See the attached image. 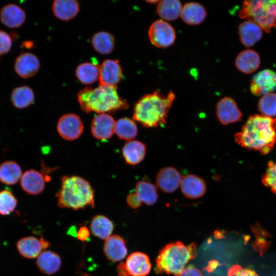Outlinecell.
<instances>
[{"mask_svg": "<svg viewBox=\"0 0 276 276\" xmlns=\"http://www.w3.org/2000/svg\"><path fill=\"white\" fill-rule=\"evenodd\" d=\"M234 139L242 147L269 153L276 142V118L261 114L249 116Z\"/></svg>", "mask_w": 276, "mask_h": 276, "instance_id": "cell-1", "label": "cell"}, {"mask_svg": "<svg viewBox=\"0 0 276 276\" xmlns=\"http://www.w3.org/2000/svg\"><path fill=\"white\" fill-rule=\"evenodd\" d=\"M175 98L172 91L165 95L156 90L143 96L134 105L133 120L147 128L164 125Z\"/></svg>", "mask_w": 276, "mask_h": 276, "instance_id": "cell-2", "label": "cell"}, {"mask_svg": "<svg viewBox=\"0 0 276 276\" xmlns=\"http://www.w3.org/2000/svg\"><path fill=\"white\" fill-rule=\"evenodd\" d=\"M81 109L89 113H113L127 109L129 105L118 93L117 87L99 85L96 88L86 87L77 94Z\"/></svg>", "mask_w": 276, "mask_h": 276, "instance_id": "cell-3", "label": "cell"}, {"mask_svg": "<svg viewBox=\"0 0 276 276\" xmlns=\"http://www.w3.org/2000/svg\"><path fill=\"white\" fill-rule=\"evenodd\" d=\"M61 184L56 195L60 208L75 210L88 206L94 208V190L85 179L77 175H65L61 177Z\"/></svg>", "mask_w": 276, "mask_h": 276, "instance_id": "cell-4", "label": "cell"}, {"mask_svg": "<svg viewBox=\"0 0 276 276\" xmlns=\"http://www.w3.org/2000/svg\"><path fill=\"white\" fill-rule=\"evenodd\" d=\"M197 256L195 244L186 245L180 241L167 244L159 251L156 260V273L179 276L186 264Z\"/></svg>", "mask_w": 276, "mask_h": 276, "instance_id": "cell-5", "label": "cell"}, {"mask_svg": "<svg viewBox=\"0 0 276 276\" xmlns=\"http://www.w3.org/2000/svg\"><path fill=\"white\" fill-rule=\"evenodd\" d=\"M239 16L254 21L263 31L269 33L272 28H276V0L244 1Z\"/></svg>", "mask_w": 276, "mask_h": 276, "instance_id": "cell-6", "label": "cell"}, {"mask_svg": "<svg viewBox=\"0 0 276 276\" xmlns=\"http://www.w3.org/2000/svg\"><path fill=\"white\" fill-rule=\"evenodd\" d=\"M148 37L151 43L158 48H166L172 45L176 38L175 31L167 21L156 20L150 26Z\"/></svg>", "mask_w": 276, "mask_h": 276, "instance_id": "cell-7", "label": "cell"}, {"mask_svg": "<svg viewBox=\"0 0 276 276\" xmlns=\"http://www.w3.org/2000/svg\"><path fill=\"white\" fill-rule=\"evenodd\" d=\"M84 125L81 118L74 113H67L62 116L57 124L59 134L67 141L77 139L82 134Z\"/></svg>", "mask_w": 276, "mask_h": 276, "instance_id": "cell-8", "label": "cell"}, {"mask_svg": "<svg viewBox=\"0 0 276 276\" xmlns=\"http://www.w3.org/2000/svg\"><path fill=\"white\" fill-rule=\"evenodd\" d=\"M276 89V72L270 69L261 71L252 77L250 90L256 96L273 93Z\"/></svg>", "mask_w": 276, "mask_h": 276, "instance_id": "cell-9", "label": "cell"}, {"mask_svg": "<svg viewBox=\"0 0 276 276\" xmlns=\"http://www.w3.org/2000/svg\"><path fill=\"white\" fill-rule=\"evenodd\" d=\"M216 113L219 122L223 125L240 121L242 117L236 102L229 97H223L218 102Z\"/></svg>", "mask_w": 276, "mask_h": 276, "instance_id": "cell-10", "label": "cell"}, {"mask_svg": "<svg viewBox=\"0 0 276 276\" xmlns=\"http://www.w3.org/2000/svg\"><path fill=\"white\" fill-rule=\"evenodd\" d=\"M115 124L112 116L107 113H100L93 119L90 126L91 134L99 140H108L114 132Z\"/></svg>", "mask_w": 276, "mask_h": 276, "instance_id": "cell-11", "label": "cell"}, {"mask_svg": "<svg viewBox=\"0 0 276 276\" xmlns=\"http://www.w3.org/2000/svg\"><path fill=\"white\" fill-rule=\"evenodd\" d=\"M123 72L118 60L107 59L100 65L99 85L117 87Z\"/></svg>", "mask_w": 276, "mask_h": 276, "instance_id": "cell-12", "label": "cell"}, {"mask_svg": "<svg viewBox=\"0 0 276 276\" xmlns=\"http://www.w3.org/2000/svg\"><path fill=\"white\" fill-rule=\"evenodd\" d=\"M182 177L179 172L174 167H165L158 172L156 177V185L163 192L171 193L180 186Z\"/></svg>", "mask_w": 276, "mask_h": 276, "instance_id": "cell-13", "label": "cell"}, {"mask_svg": "<svg viewBox=\"0 0 276 276\" xmlns=\"http://www.w3.org/2000/svg\"><path fill=\"white\" fill-rule=\"evenodd\" d=\"M124 267L127 276H146L150 271L151 264L145 254L134 252L128 257Z\"/></svg>", "mask_w": 276, "mask_h": 276, "instance_id": "cell-14", "label": "cell"}, {"mask_svg": "<svg viewBox=\"0 0 276 276\" xmlns=\"http://www.w3.org/2000/svg\"><path fill=\"white\" fill-rule=\"evenodd\" d=\"M49 246V242L43 238L39 239L34 236L22 238L16 243V247L19 254L28 259L38 257L42 250L47 248Z\"/></svg>", "mask_w": 276, "mask_h": 276, "instance_id": "cell-15", "label": "cell"}, {"mask_svg": "<svg viewBox=\"0 0 276 276\" xmlns=\"http://www.w3.org/2000/svg\"><path fill=\"white\" fill-rule=\"evenodd\" d=\"M20 180L24 191L30 195H38L44 190L47 178L42 172L31 169L22 174Z\"/></svg>", "mask_w": 276, "mask_h": 276, "instance_id": "cell-16", "label": "cell"}, {"mask_svg": "<svg viewBox=\"0 0 276 276\" xmlns=\"http://www.w3.org/2000/svg\"><path fill=\"white\" fill-rule=\"evenodd\" d=\"M39 60L34 54L26 52L19 55L14 63V70L22 78L27 79L34 76L39 71Z\"/></svg>", "mask_w": 276, "mask_h": 276, "instance_id": "cell-17", "label": "cell"}, {"mask_svg": "<svg viewBox=\"0 0 276 276\" xmlns=\"http://www.w3.org/2000/svg\"><path fill=\"white\" fill-rule=\"evenodd\" d=\"M180 187L184 196L191 199L200 198L204 195L206 190L204 180L194 174L182 177Z\"/></svg>", "mask_w": 276, "mask_h": 276, "instance_id": "cell-18", "label": "cell"}, {"mask_svg": "<svg viewBox=\"0 0 276 276\" xmlns=\"http://www.w3.org/2000/svg\"><path fill=\"white\" fill-rule=\"evenodd\" d=\"M103 250L106 258L113 262L121 261L127 254L125 240L117 235H111L105 240Z\"/></svg>", "mask_w": 276, "mask_h": 276, "instance_id": "cell-19", "label": "cell"}, {"mask_svg": "<svg viewBox=\"0 0 276 276\" xmlns=\"http://www.w3.org/2000/svg\"><path fill=\"white\" fill-rule=\"evenodd\" d=\"M26 15L24 10L17 5L9 4L0 11V20L5 26L15 28L21 26L25 21Z\"/></svg>", "mask_w": 276, "mask_h": 276, "instance_id": "cell-20", "label": "cell"}, {"mask_svg": "<svg viewBox=\"0 0 276 276\" xmlns=\"http://www.w3.org/2000/svg\"><path fill=\"white\" fill-rule=\"evenodd\" d=\"M262 31L257 24L251 20L243 21L238 27L240 42L246 48L253 46L262 38Z\"/></svg>", "mask_w": 276, "mask_h": 276, "instance_id": "cell-21", "label": "cell"}, {"mask_svg": "<svg viewBox=\"0 0 276 276\" xmlns=\"http://www.w3.org/2000/svg\"><path fill=\"white\" fill-rule=\"evenodd\" d=\"M261 59L256 51L247 49L240 52L235 59V66L240 72L249 74L255 72L260 66Z\"/></svg>", "mask_w": 276, "mask_h": 276, "instance_id": "cell-22", "label": "cell"}, {"mask_svg": "<svg viewBox=\"0 0 276 276\" xmlns=\"http://www.w3.org/2000/svg\"><path fill=\"white\" fill-rule=\"evenodd\" d=\"M180 16L182 20L189 25H198L205 19L206 11L200 4L191 2L182 6Z\"/></svg>", "mask_w": 276, "mask_h": 276, "instance_id": "cell-23", "label": "cell"}, {"mask_svg": "<svg viewBox=\"0 0 276 276\" xmlns=\"http://www.w3.org/2000/svg\"><path fill=\"white\" fill-rule=\"evenodd\" d=\"M146 145L137 140L128 141L122 148V154L126 163L130 165L140 164L145 158Z\"/></svg>", "mask_w": 276, "mask_h": 276, "instance_id": "cell-24", "label": "cell"}, {"mask_svg": "<svg viewBox=\"0 0 276 276\" xmlns=\"http://www.w3.org/2000/svg\"><path fill=\"white\" fill-rule=\"evenodd\" d=\"M52 11L57 18L67 21L77 15L79 4L75 0H55L53 3Z\"/></svg>", "mask_w": 276, "mask_h": 276, "instance_id": "cell-25", "label": "cell"}, {"mask_svg": "<svg viewBox=\"0 0 276 276\" xmlns=\"http://www.w3.org/2000/svg\"><path fill=\"white\" fill-rule=\"evenodd\" d=\"M36 264L38 269L47 274L56 273L61 265L60 256L54 251L45 250L37 257Z\"/></svg>", "mask_w": 276, "mask_h": 276, "instance_id": "cell-26", "label": "cell"}, {"mask_svg": "<svg viewBox=\"0 0 276 276\" xmlns=\"http://www.w3.org/2000/svg\"><path fill=\"white\" fill-rule=\"evenodd\" d=\"M20 166L13 160H7L0 165V181L7 185L16 184L21 178Z\"/></svg>", "mask_w": 276, "mask_h": 276, "instance_id": "cell-27", "label": "cell"}, {"mask_svg": "<svg viewBox=\"0 0 276 276\" xmlns=\"http://www.w3.org/2000/svg\"><path fill=\"white\" fill-rule=\"evenodd\" d=\"M100 65L97 62H84L76 70V76L82 83L91 84L99 79Z\"/></svg>", "mask_w": 276, "mask_h": 276, "instance_id": "cell-28", "label": "cell"}, {"mask_svg": "<svg viewBox=\"0 0 276 276\" xmlns=\"http://www.w3.org/2000/svg\"><path fill=\"white\" fill-rule=\"evenodd\" d=\"M181 4L177 0H162L157 5V13L163 20L173 21L180 16Z\"/></svg>", "mask_w": 276, "mask_h": 276, "instance_id": "cell-29", "label": "cell"}, {"mask_svg": "<svg viewBox=\"0 0 276 276\" xmlns=\"http://www.w3.org/2000/svg\"><path fill=\"white\" fill-rule=\"evenodd\" d=\"M90 228L93 234L101 239L106 240L113 232L114 226L111 221L104 215L95 216L91 220Z\"/></svg>", "mask_w": 276, "mask_h": 276, "instance_id": "cell-30", "label": "cell"}, {"mask_svg": "<svg viewBox=\"0 0 276 276\" xmlns=\"http://www.w3.org/2000/svg\"><path fill=\"white\" fill-rule=\"evenodd\" d=\"M35 96L33 90L29 86H21L14 88L11 93V101L17 108L23 109L34 102Z\"/></svg>", "mask_w": 276, "mask_h": 276, "instance_id": "cell-31", "label": "cell"}, {"mask_svg": "<svg viewBox=\"0 0 276 276\" xmlns=\"http://www.w3.org/2000/svg\"><path fill=\"white\" fill-rule=\"evenodd\" d=\"M91 44L95 50L103 54H109L112 52L115 45L113 36L105 31L99 32L92 37Z\"/></svg>", "mask_w": 276, "mask_h": 276, "instance_id": "cell-32", "label": "cell"}, {"mask_svg": "<svg viewBox=\"0 0 276 276\" xmlns=\"http://www.w3.org/2000/svg\"><path fill=\"white\" fill-rule=\"evenodd\" d=\"M135 192L142 202L147 205L154 204L158 197L156 187L152 183L140 180L136 183Z\"/></svg>", "mask_w": 276, "mask_h": 276, "instance_id": "cell-33", "label": "cell"}, {"mask_svg": "<svg viewBox=\"0 0 276 276\" xmlns=\"http://www.w3.org/2000/svg\"><path fill=\"white\" fill-rule=\"evenodd\" d=\"M137 131L135 122L131 119L122 118L116 122L114 133L121 140L132 141L136 136Z\"/></svg>", "mask_w": 276, "mask_h": 276, "instance_id": "cell-34", "label": "cell"}, {"mask_svg": "<svg viewBox=\"0 0 276 276\" xmlns=\"http://www.w3.org/2000/svg\"><path fill=\"white\" fill-rule=\"evenodd\" d=\"M261 114L274 118L276 116V94L271 93L262 96L258 103Z\"/></svg>", "mask_w": 276, "mask_h": 276, "instance_id": "cell-35", "label": "cell"}, {"mask_svg": "<svg viewBox=\"0 0 276 276\" xmlns=\"http://www.w3.org/2000/svg\"><path fill=\"white\" fill-rule=\"evenodd\" d=\"M17 204V200L8 190L0 191V214L6 216L12 213Z\"/></svg>", "mask_w": 276, "mask_h": 276, "instance_id": "cell-36", "label": "cell"}, {"mask_svg": "<svg viewBox=\"0 0 276 276\" xmlns=\"http://www.w3.org/2000/svg\"><path fill=\"white\" fill-rule=\"evenodd\" d=\"M262 182L264 186L276 194V162L269 161L268 163L265 172L262 177Z\"/></svg>", "mask_w": 276, "mask_h": 276, "instance_id": "cell-37", "label": "cell"}, {"mask_svg": "<svg viewBox=\"0 0 276 276\" xmlns=\"http://www.w3.org/2000/svg\"><path fill=\"white\" fill-rule=\"evenodd\" d=\"M252 230L257 237V240L254 242L253 247L257 251L261 254L268 248V242L264 238L268 237V234L265 233L262 228H257L256 226Z\"/></svg>", "mask_w": 276, "mask_h": 276, "instance_id": "cell-38", "label": "cell"}, {"mask_svg": "<svg viewBox=\"0 0 276 276\" xmlns=\"http://www.w3.org/2000/svg\"><path fill=\"white\" fill-rule=\"evenodd\" d=\"M228 276H258L256 272L249 268L234 265L227 271Z\"/></svg>", "mask_w": 276, "mask_h": 276, "instance_id": "cell-39", "label": "cell"}, {"mask_svg": "<svg viewBox=\"0 0 276 276\" xmlns=\"http://www.w3.org/2000/svg\"><path fill=\"white\" fill-rule=\"evenodd\" d=\"M11 46V36L7 32L0 30V55L7 53Z\"/></svg>", "mask_w": 276, "mask_h": 276, "instance_id": "cell-40", "label": "cell"}, {"mask_svg": "<svg viewBox=\"0 0 276 276\" xmlns=\"http://www.w3.org/2000/svg\"><path fill=\"white\" fill-rule=\"evenodd\" d=\"M126 202L127 204L133 209L139 208L142 202L135 192L131 193L127 196Z\"/></svg>", "mask_w": 276, "mask_h": 276, "instance_id": "cell-41", "label": "cell"}, {"mask_svg": "<svg viewBox=\"0 0 276 276\" xmlns=\"http://www.w3.org/2000/svg\"><path fill=\"white\" fill-rule=\"evenodd\" d=\"M179 276H202L200 271L192 265L185 267Z\"/></svg>", "mask_w": 276, "mask_h": 276, "instance_id": "cell-42", "label": "cell"}, {"mask_svg": "<svg viewBox=\"0 0 276 276\" xmlns=\"http://www.w3.org/2000/svg\"><path fill=\"white\" fill-rule=\"evenodd\" d=\"M89 231L86 226H82L79 228L76 233L77 238L81 241H86L89 237Z\"/></svg>", "mask_w": 276, "mask_h": 276, "instance_id": "cell-43", "label": "cell"}, {"mask_svg": "<svg viewBox=\"0 0 276 276\" xmlns=\"http://www.w3.org/2000/svg\"><path fill=\"white\" fill-rule=\"evenodd\" d=\"M117 273L118 276H127L123 262L120 263L118 265Z\"/></svg>", "mask_w": 276, "mask_h": 276, "instance_id": "cell-44", "label": "cell"}, {"mask_svg": "<svg viewBox=\"0 0 276 276\" xmlns=\"http://www.w3.org/2000/svg\"><path fill=\"white\" fill-rule=\"evenodd\" d=\"M22 47H25L28 49L32 48L34 46V43L31 41H26L22 43Z\"/></svg>", "mask_w": 276, "mask_h": 276, "instance_id": "cell-45", "label": "cell"}, {"mask_svg": "<svg viewBox=\"0 0 276 276\" xmlns=\"http://www.w3.org/2000/svg\"><path fill=\"white\" fill-rule=\"evenodd\" d=\"M147 2L149 3H150V4H155V3H158L159 1H156V0H154V1H146Z\"/></svg>", "mask_w": 276, "mask_h": 276, "instance_id": "cell-46", "label": "cell"}]
</instances>
